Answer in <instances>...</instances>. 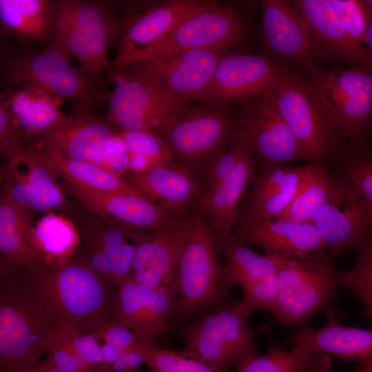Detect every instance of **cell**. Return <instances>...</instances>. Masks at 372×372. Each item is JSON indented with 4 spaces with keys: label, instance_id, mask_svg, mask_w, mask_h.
<instances>
[{
    "label": "cell",
    "instance_id": "cell-31",
    "mask_svg": "<svg viewBox=\"0 0 372 372\" xmlns=\"http://www.w3.org/2000/svg\"><path fill=\"white\" fill-rule=\"evenodd\" d=\"M54 6L48 0H0L1 36H12L23 46L52 41Z\"/></svg>",
    "mask_w": 372,
    "mask_h": 372
},
{
    "label": "cell",
    "instance_id": "cell-8",
    "mask_svg": "<svg viewBox=\"0 0 372 372\" xmlns=\"http://www.w3.org/2000/svg\"><path fill=\"white\" fill-rule=\"evenodd\" d=\"M227 107H190L168 118L154 133L169 148L173 162L195 175L204 174L229 145L236 130V118Z\"/></svg>",
    "mask_w": 372,
    "mask_h": 372
},
{
    "label": "cell",
    "instance_id": "cell-33",
    "mask_svg": "<svg viewBox=\"0 0 372 372\" xmlns=\"http://www.w3.org/2000/svg\"><path fill=\"white\" fill-rule=\"evenodd\" d=\"M32 226L31 212L14 205L1 196V258L23 267L41 265V259L30 240Z\"/></svg>",
    "mask_w": 372,
    "mask_h": 372
},
{
    "label": "cell",
    "instance_id": "cell-21",
    "mask_svg": "<svg viewBox=\"0 0 372 372\" xmlns=\"http://www.w3.org/2000/svg\"><path fill=\"white\" fill-rule=\"evenodd\" d=\"M261 32L271 58L281 65L305 69L315 59L307 26L291 1H261Z\"/></svg>",
    "mask_w": 372,
    "mask_h": 372
},
{
    "label": "cell",
    "instance_id": "cell-12",
    "mask_svg": "<svg viewBox=\"0 0 372 372\" xmlns=\"http://www.w3.org/2000/svg\"><path fill=\"white\" fill-rule=\"evenodd\" d=\"M245 38V25L238 10L209 1L180 21L138 62L178 51H227L240 47Z\"/></svg>",
    "mask_w": 372,
    "mask_h": 372
},
{
    "label": "cell",
    "instance_id": "cell-55",
    "mask_svg": "<svg viewBox=\"0 0 372 372\" xmlns=\"http://www.w3.org/2000/svg\"><path fill=\"white\" fill-rule=\"evenodd\" d=\"M353 372H372V357L366 360L361 368Z\"/></svg>",
    "mask_w": 372,
    "mask_h": 372
},
{
    "label": "cell",
    "instance_id": "cell-35",
    "mask_svg": "<svg viewBox=\"0 0 372 372\" xmlns=\"http://www.w3.org/2000/svg\"><path fill=\"white\" fill-rule=\"evenodd\" d=\"M57 178L75 187L99 192L135 190L123 177L96 164L64 156L56 152L39 149Z\"/></svg>",
    "mask_w": 372,
    "mask_h": 372
},
{
    "label": "cell",
    "instance_id": "cell-46",
    "mask_svg": "<svg viewBox=\"0 0 372 372\" xmlns=\"http://www.w3.org/2000/svg\"><path fill=\"white\" fill-rule=\"evenodd\" d=\"M46 353L48 358L61 372H94L83 363L62 336L60 329L49 341Z\"/></svg>",
    "mask_w": 372,
    "mask_h": 372
},
{
    "label": "cell",
    "instance_id": "cell-34",
    "mask_svg": "<svg viewBox=\"0 0 372 372\" xmlns=\"http://www.w3.org/2000/svg\"><path fill=\"white\" fill-rule=\"evenodd\" d=\"M30 240L41 265L59 267L74 256L81 238L72 222L61 215L49 213L33 225Z\"/></svg>",
    "mask_w": 372,
    "mask_h": 372
},
{
    "label": "cell",
    "instance_id": "cell-7",
    "mask_svg": "<svg viewBox=\"0 0 372 372\" xmlns=\"http://www.w3.org/2000/svg\"><path fill=\"white\" fill-rule=\"evenodd\" d=\"M251 313L240 301L178 326L176 330L185 342L182 352L220 371L238 366L258 354L256 332L249 324Z\"/></svg>",
    "mask_w": 372,
    "mask_h": 372
},
{
    "label": "cell",
    "instance_id": "cell-32",
    "mask_svg": "<svg viewBox=\"0 0 372 372\" xmlns=\"http://www.w3.org/2000/svg\"><path fill=\"white\" fill-rule=\"evenodd\" d=\"M2 171L3 178L23 183L45 200L54 211L70 209L63 188L40 149L26 147L21 155L6 161Z\"/></svg>",
    "mask_w": 372,
    "mask_h": 372
},
{
    "label": "cell",
    "instance_id": "cell-49",
    "mask_svg": "<svg viewBox=\"0 0 372 372\" xmlns=\"http://www.w3.org/2000/svg\"><path fill=\"white\" fill-rule=\"evenodd\" d=\"M19 130L12 116L0 103V152L6 161L20 155L25 150Z\"/></svg>",
    "mask_w": 372,
    "mask_h": 372
},
{
    "label": "cell",
    "instance_id": "cell-24",
    "mask_svg": "<svg viewBox=\"0 0 372 372\" xmlns=\"http://www.w3.org/2000/svg\"><path fill=\"white\" fill-rule=\"evenodd\" d=\"M194 174L174 162L123 178L171 216H183L200 203L204 189Z\"/></svg>",
    "mask_w": 372,
    "mask_h": 372
},
{
    "label": "cell",
    "instance_id": "cell-57",
    "mask_svg": "<svg viewBox=\"0 0 372 372\" xmlns=\"http://www.w3.org/2000/svg\"><path fill=\"white\" fill-rule=\"evenodd\" d=\"M368 18L372 20V17L368 16Z\"/></svg>",
    "mask_w": 372,
    "mask_h": 372
},
{
    "label": "cell",
    "instance_id": "cell-28",
    "mask_svg": "<svg viewBox=\"0 0 372 372\" xmlns=\"http://www.w3.org/2000/svg\"><path fill=\"white\" fill-rule=\"evenodd\" d=\"M245 141L234 172L223 183L205 190L199 203L216 236L232 233L238 220L240 200L256 176L255 156L249 143Z\"/></svg>",
    "mask_w": 372,
    "mask_h": 372
},
{
    "label": "cell",
    "instance_id": "cell-48",
    "mask_svg": "<svg viewBox=\"0 0 372 372\" xmlns=\"http://www.w3.org/2000/svg\"><path fill=\"white\" fill-rule=\"evenodd\" d=\"M145 236L122 243L109 256V265L114 285L118 287L130 278L137 245Z\"/></svg>",
    "mask_w": 372,
    "mask_h": 372
},
{
    "label": "cell",
    "instance_id": "cell-41",
    "mask_svg": "<svg viewBox=\"0 0 372 372\" xmlns=\"http://www.w3.org/2000/svg\"><path fill=\"white\" fill-rule=\"evenodd\" d=\"M357 261L347 271L337 272L340 286L350 289L360 302L363 315L372 320V233L355 250Z\"/></svg>",
    "mask_w": 372,
    "mask_h": 372
},
{
    "label": "cell",
    "instance_id": "cell-38",
    "mask_svg": "<svg viewBox=\"0 0 372 372\" xmlns=\"http://www.w3.org/2000/svg\"><path fill=\"white\" fill-rule=\"evenodd\" d=\"M331 185V177L326 165L307 164L303 178L294 198L276 218L311 223L326 203Z\"/></svg>",
    "mask_w": 372,
    "mask_h": 372
},
{
    "label": "cell",
    "instance_id": "cell-10",
    "mask_svg": "<svg viewBox=\"0 0 372 372\" xmlns=\"http://www.w3.org/2000/svg\"><path fill=\"white\" fill-rule=\"evenodd\" d=\"M266 98L296 136L309 163L327 165L345 145L300 74L287 69Z\"/></svg>",
    "mask_w": 372,
    "mask_h": 372
},
{
    "label": "cell",
    "instance_id": "cell-53",
    "mask_svg": "<svg viewBox=\"0 0 372 372\" xmlns=\"http://www.w3.org/2000/svg\"><path fill=\"white\" fill-rule=\"evenodd\" d=\"M20 372H61L47 358L21 371Z\"/></svg>",
    "mask_w": 372,
    "mask_h": 372
},
{
    "label": "cell",
    "instance_id": "cell-44",
    "mask_svg": "<svg viewBox=\"0 0 372 372\" xmlns=\"http://www.w3.org/2000/svg\"><path fill=\"white\" fill-rule=\"evenodd\" d=\"M244 138L236 130L228 147L209 165L205 172V190L226 180L235 169L245 145Z\"/></svg>",
    "mask_w": 372,
    "mask_h": 372
},
{
    "label": "cell",
    "instance_id": "cell-54",
    "mask_svg": "<svg viewBox=\"0 0 372 372\" xmlns=\"http://www.w3.org/2000/svg\"><path fill=\"white\" fill-rule=\"evenodd\" d=\"M368 26L366 30V41L365 47L368 51L372 63V20L368 18Z\"/></svg>",
    "mask_w": 372,
    "mask_h": 372
},
{
    "label": "cell",
    "instance_id": "cell-37",
    "mask_svg": "<svg viewBox=\"0 0 372 372\" xmlns=\"http://www.w3.org/2000/svg\"><path fill=\"white\" fill-rule=\"evenodd\" d=\"M330 174L347 184L372 214V146L347 142L326 165Z\"/></svg>",
    "mask_w": 372,
    "mask_h": 372
},
{
    "label": "cell",
    "instance_id": "cell-50",
    "mask_svg": "<svg viewBox=\"0 0 372 372\" xmlns=\"http://www.w3.org/2000/svg\"><path fill=\"white\" fill-rule=\"evenodd\" d=\"M94 163L121 177L129 171L127 149L117 133Z\"/></svg>",
    "mask_w": 372,
    "mask_h": 372
},
{
    "label": "cell",
    "instance_id": "cell-20",
    "mask_svg": "<svg viewBox=\"0 0 372 372\" xmlns=\"http://www.w3.org/2000/svg\"><path fill=\"white\" fill-rule=\"evenodd\" d=\"M291 2L309 31L315 59L340 62L372 72V63L365 45L347 32L329 0Z\"/></svg>",
    "mask_w": 372,
    "mask_h": 372
},
{
    "label": "cell",
    "instance_id": "cell-36",
    "mask_svg": "<svg viewBox=\"0 0 372 372\" xmlns=\"http://www.w3.org/2000/svg\"><path fill=\"white\" fill-rule=\"evenodd\" d=\"M331 365L329 354L296 346L286 351L272 340L266 354L249 358L236 372H329Z\"/></svg>",
    "mask_w": 372,
    "mask_h": 372
},
{
    "label": "cell",
    "instance_id": "cell-16",
    "mask_svg": "<svg viewBox=\"0 0 372 372\" xmlns=\"http://www.w3.org/2000/svg\"><path fill=\"white\" fill-rule=\"evenodd\" d=\"M236 131L262 167L307 161L296 136L266 97L242 103Z\"/></svg>",
    "mask_w": 372,
    "mask_h": 372
},
{
    "label": "cell",
    "instance_id": "cell-15",
    "mask_svg": "<svg viewBox=\"0 0 372 372\" xmlns=\"http://www.w3.org/2000/svg\"><path fill=\"white\" fill-rule=\"evenodd\" d=\"M215 238L225 259V276L229 287L241 288V302L252 312H271L278 290L276 267L271 254L256 253L233 233Z\"/></svg>",
    "mask_w": 372,
    "mask_h": 372
},
{
    "label": "cell",
    "instance_id": "cell-11",
    "mask_svg": "<svg viewBox=\"0 0 372 372\" xmlns=\"http://www.w3.org/2000/svg\"><path fill=\"white\" fill-rule=\"evenodd\" d=\"M105 74L113 85L106 118L117 131L154 134L168 118L188 105L129 68L111 67Z\"/></svg>",
    "mask_w": 372,
    "mask_h": 372
},
{
    "label": "cell",
    "instance_id": "cell-47",
    "mask_svg": "<svg viewBox=\"0 0 372 372\" xmlns=\"http://www.w3.org/2000/svg\"><path fill=\"white\" fill-rule=\"evenodd\" d=\"M92 334L98 340H103L106 343L121 349H130L148 342H154L155 340V338L141 335L112 320L106 322Z\"/></svg>",
    "mask_w": 372,
    "mask_h": 372
},
{
    "label": "cell",
    "instance_id": "cell-26",
    "mask_svg": "<svg viewBox=\"0 0 372 372\" xmlns=\"http://www.w3.org/2000/svg\"><path fill=\"white\" fill-rule=\"evenodd\" d=\"M65 100L45 92L20 87L5 88L0 103L8 110L25 147H37L67 118L61 110Z\"/></svg>",
    "mask_w": 372,
    "mask_h": 372
},
{
    "label": "cell",
    "instance_id": "cell-9",
    "mask_svg": "<svg viewBox=\"0 0 372 372\" xmlns=\"http://www.w3.org/2000/svg\"><path fill=\"white\" fill-rule=\"evenodd\" d=\"M52 40L76 59L88 73L103 74L112 67L107 51L117 19L108 2L55 0Z\"/></svg>",
    "mask_w": 372,
    "mask_h": 372
},
{
    "label": "cell",
    "instance_id": "cell-40",
    "mask_svg": "<svg viewBox=\"0 0 372 372\" xmlns=\"http://www.w3.org/2000/svg\"><path fill=\"white\" fill-rule=\"evenodd\" d=\"M117 134L125 145L130 172H143L173 162L169 148L154 133L117 131Z\"/></svg>",
    "mask_w": 372,
    "mask_h": 372
},
{
    "label": "cell",
    "instance_id": "cell-42",
    "mask_svg": "<svg viewBox=\"0 0 372 372\" xmlns=\"http://www.w3.org/2000/svg\"><path fill=\"white\" fill-rule=\"evenodd\" d=\"M145 363L150 372H223L186 355L182 351L156 347L147 351Z\"/></svg>",
    "mask_w": 372,
    "mask_h": 372
},
{
    "label": "cell",
    "instance_id": "cell-58",
    "mask_svg": "<svg viewBox=\"0 0 372 372\" xmlns=\"http://www.w3.org/2000/svg\"><path fill=\"white\" fill-rule=\"evenodd\" d=\"M372 140V139H371Z\"/></svg>",
    "mask_w": 372,
    "mask_h": 372
},
{
    "label": "cell",
    "instance_id": "cell-43",
    "mask_svg": "<svg viewBox=\"0 0 372 372\" xmlns=\"http://www.w3.org/2000/svg\"><path fill=\"white\" fill-rule=\"evenodd\" d=\"M340 23L355 40L365 45L368 15L363 1L360 0H329Z\"/></svg>",
    "mask_w": 372,
    "mask_h": 372
},
{
    "label": "cell",
    "instance_id": "cell-29",
    "mask_svg": "<svg viewBox=\"0 0 372 372\" xmlns=\"http://www.w3.org/2000/svg\"><path fill=\"white\" fill-rule=\"evenodd\" d=\"M324 313L327 322L322 327L313 329L307 325L295 328L287 342L344 360L362 359L365 362L372 357V329L346 327L336 320L330 308Z\"/></svg>",
    "mask_w": 372,
    "mask_h": 372
},
{
    "label": "cell",
    "instance_id": "cell-51",
    "mask_svg": "<svg viewBox=\"0 0 372 372\" xmlns=\"http://www.w3.org/2000/svg\"><path fill=\"white\" fill-rule=\"evenodd\" d=\"M155 347L154 342H148L130 348L127 353L125 372H138L141 364L145 362L147 351Z\"/></svg>",
    "mask_w": 372,
    "mask_h": 372
},
{
    "label": "cell",
    "instance_id": "cell-23",
    "mask_svg": "<svg viewBox=\"0 0 372 372\" xmlns=\"http://www.w3.org/2000/svg\"><path fill=\"white\" fill-rule=\"evenodd\" d=\"M63 189L86 209L137 231H159L173 216L137 191L99 192L65 182Z\"/></svg>",
    "mask_w": 372,
    "mask_h": 372
},
{
    "label": "cell",
    "instance_id": "cell-39",
    "mask_svg": "<svg viewBox=\"0 0 372 372\" xmlns=\"http://www.w3.org/2000/svg\"><path fill=\"white\" fill-rule=\"evenodd\" d=\"M86 210L87 214L83 216L75 227L80 238L85 244L86 249L90 251L101 253L109 258L122 243L142 238L148 234Z\"/></svg>",
    "mask_w": 372,
    "mask_h": 372
},
{
    "label": "cell",
    "instance_id": "cell-56",
    "mask_svg": "<svg viewBox=\"0 0 372 372\" xmlns=\"http://www.w3.org/2000/svg\"><path fill=\"white\" fill-rule=\"evenodd\" d=\"M362 1L366 8L367 15L372 17V0H364Z\"/></svg>",
    "mask_w": 372,
    "mask_h": 372
},
{
    "label": "cell",
    "instance_id": "cell-4",
    "mask_svg": "<svg viewBox=\"0 0 372 372\" xmlns=\"http://www.w3.org/2000/svg\"><path fill=\"white\" fill-rule=\"evenodd\" d=\"M175 285L177 297L173 320L178 323L218 306L231 289L225 280V264L220 258L215 236L203 211L187 215Z\"/></svg>",
    "mask_w": 372,
    "mask_h": 372
},
{
    "label": "cell",
    "instance_id": "cell-18",
    "mask_svg": "<svg viewBox=\"0 0 372 372\" xmlns=\"http://www.w3.org/2000/svg\"><path fill=\"white\" fill-rule=\"evenodd\" d=\"M227 51H178L134 63L129 68L149 78L170 96L188 103L197 100L209 85Z\"/></svg>",
    "mask_w": 372,
    "mask_h": 372
},
{
    "label": "cell",
    "instance_id": "cell-3",
    "mask_svg": "<svg viewBox=\"0 0 372 372\" xmlns=\"http://www.w3.org/2000/svg\"><path fill=\"white\" fill-rule=\"evenodd\" d=\"M59 329L52 314L23 282L19 266L1 260V372H20L38 362Z\"/></svg>",
    "mask_w": 372,
    "mask_h": 372
},
{
    "label": "cell",
    "instance_id": "cell-45",
    "mask_svg": "<svg viewBox=\"0 0 372 372\" xmlns=\"http://www.w3.org/2000/svg\"><path fill=\"white\" fill-rule=\"evenodd\" d=\"M60 332L83 363L96 372L103 361L101 345L96 337L69 328H60Z\"/></svg>",
    "mask_w": 372,
    "mask_h": 372
},
{
    "label": "cell",
    "instance_id": "cell-1",
    "mask_svg": "<svg viewBox=\"0 0 372 372\" xmlns=\"http://www.w3.org/2000/svg\"><path fill=\"white\" fill-rule=\"evenodd\" d=\"M70 56L54 40L41 48H8L1 42V83L5 88L38 90L70 102L72 113L93 112L107 107L110 81L74 68Z\"/></svg>",
    "mask_w": 372,
    "mask_h": 372
},
{
    "label": "cell",
    "instance_id": "cell-22",
    "mask_svg": "<svg viewBox=\"0 0 372 372\" xmlns=\"http://www.w3.org/2000/svg\"><path fill=\"white\" fill-rule=\"evenodd\" d=\"M176 297L159 290L146 289L131 279L118 287L111 320L135 332L155 338L171 330Z\"/></svg>",
    "mask_w": 372,
    "mask_h": 372
},
{
    "label": "cell",
    "instance_id": "cell-30",
    "mask_svg": "<svg viewBox=\"0 0 372 372\" xmlns=\"http://www.w3.org/2000/svg\"><path fill=\"white\" fill-rule=\"evenodd\" d=\"M306 169V165H271L262 167L252 181L249 205L245 211L262 218L280 215L294 198Z\"/></svg>",
    "mask_w": 372,
    "mask_h": 372
},
{
    "label": "cell",
    "instance_id": "cell-5",
    "mask_svg": "<svg viewBox=\"0 0 372 372\" xmlns=\"http://www.w3.org/2000/svg\"><path fill=\"white\" fill-rule=\"evenodd\" d=\"M271 254L276 267L278 290L271 311L275 321L298 328L329 309L340 286L327 249L306 254Z\"/></svg>",
    "mask_w": 372,
    "mask_h": 372
},
{
    "label": "cell",
    "instance_id": "cell-25",
    "mask_svg": "<svg viewBox=\"0 0 372 372\" xmlns=\"http://www.w3.org/2000/svg\"><path fill=\"white\" fill-rule=\"evenodd\" d=\"M233 234L247 245L262 247L265 252L306 254L327 249L311 223L283 218H262L240 214Z\"/></svg>",
    "mask_w": 372,
    "mask_h": 372
},
{
    "label": "cell",
    "instance_id": "cell-17",
    "mask_svg": "<svg viewBox=\"0 0 372 372\" xmlns=\"http://www.w3.org/2000/svg\"><path fill=\"white\" fill-rule=\"evenodd\" d=\"M331 177L329 197L311 223L320 233L331 257L336 258L355 251L372 233V214L351 188Z\"/></svg>",
    "mask_w": 372,
    "mask_h": 372
},
{
    "label": "cell",
    "instance_id": "cell-2",
    "mask_svg": "<svg viewBox=\"0 0 372 372\" xmlns=\"http://www.w3.org/2000/svg\"><path fill=\"white\" fill-rule=\"evenodd\" d=\"M20 274L60 328L88 334L111 320L114 296L107 291L108 282L80 257L59 267H20Z\"/></svg>",
    "mask_w": 372,
    "mask_h": 372
},
{
    "label": "cell",
    "instance_id": "cell-19",
    "mask_svg": "<svg viewBox=\"0 0 372 372\" xmlns=\"http://www.w3.org/2000/svg\"><path fill=\"white\" fill-rule=\"evenodd\" d=\"M187 214L173 216L159 231L147 234L137 245L130 279L146 289L176 297V271Z\"/></svg>",
    "mask_w": 372,
    "mask_h": 372
},
{
    "label": "cell",
    "instance_id": "cell-13",
    "mask_svg": "<svg viewBox=\"0 0 372 372\" xmlns=\"http://www.w3.org/2000/svg\"><path fill=\"white\" fill-rule=\"evenodd\" d=\"M287 69L268 56L227 51L197 101L227 107L266 97Z\"/></svg>",
    "mask_w": 372,
    "mask_h": 372
},
{
    "label": "cell",
    "instance_id": "cell-6",
    "mask_svg": "<svg viewBox=\"0 0 372 372\" xmlns=\"http://www.w3.org/2000/svg\"><path fill=\"white\" fill-rule=\"evenodd\" d=\"M306 79L343 141L372 139V72L361 68L326 70L311 64Z\"/></svg>",
    "mask_w": 372,
    "mask_h": 372
},
{
    "label": "cell",
    "instance_id": "cell-14",
    "mask_svg": "<svg viewBox=\"0 0 372 372\" xmlns=\"http://www.w3.org/2000/svg\"><path fill=\"white\" fill-rule=\"evenodd\" d=\"M207 0L158 1L134 11L121 19L114 40L116 56L112 67L136 63L163 40L183 19L205 6Z\"/></svg>",
    "mask_w": 372,
    "mask_h": 372
},
{
    "label": "cell",
    "instance_id": "cell-52",
    "mask_svg": "<svg viewBox=\"0 0 372 372\" xmlns=\"http://www.w3.org/2000/svg\"><path fill=\"white\" fill-rule=\"evenodd\" d=\"M101 349L103 361L96 372H113L114 364L124 349L106 342L101 345Z\"/></svg>",
    "mask_w": 372,
    "mask_h": 372
},
{
    "label": "cell",
    "instance_id": "cell-27",
    "mask_svg": "<svg viewBox=\"0 0 372 372\" xmlns=\"http://www.w3.org/2000/svg\"><path fill=\"white\" fill-rule=\"evenodd\" d=\"M116 133L106 117L93 112L72 113L35 148L52 150L68 158L94 163Z\"/></svg>",
    "mask_w": 372,
    "mask_h": 372
}]
</instances>
